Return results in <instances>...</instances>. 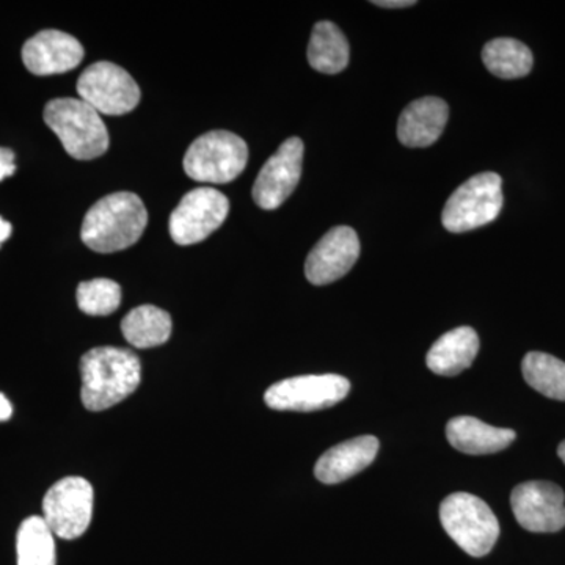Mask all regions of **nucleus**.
Here are the masks:
<instances>
[{
	"instance_id": "nucleus-27",
	"label": "nucleus",
	"mask_w": 565,
	"mask_h": 565,
	"mask_svg": "<svg viewBox=\"0 0 565 565\" xmlns=\"http://www.w3.org/2000/svg\"><path fill=\"white\" fill-rule=\"evenodd\" d=\"M13 415V407H11L10 401L0 393V422H7Z\"/></svg>"
},
{
	"instance_id": "nucleus-12",
	"label": "nucleus",
	"mask_w": 565,
	"mask_h": 565,
	"mask_svg": "<svg viewBox=\"0 0 565 565\" xmlns=\"http://www.w3.org/2000/svg\"><path fill=\"white\" fill-rule=\"evenodd\" d=\"M303 141L291 137L264 163L253 185V200L263 210L280 207L296 191L302 177Z\"/></svg>"
},
{
	"instance_id": "nucleus-10",
	"label": "nucleus",
	"mask_w": 565,
	"mask_h": 565,
	"mask_svg": "<svg viewBox=\"0 0 565 565\" xmlns=\"http://www.w3.org/2000/svg\"><path fill=\"white\" fill-rule=\"evenodd\" d=\"M230 212V202L222 192L199 188L185 193L170 215V236L180 245L202 243L221 228Z\"/></svg>"
},
{
	"instance_id": "nucleus-11",
	"label": "nucleus",
	"mask_w": 565,
	"mask_h": 565,
	"mask_svg": "<svg viewBox=\"0 0 565 565\" xmlns=\"http://www.w3.org/2000/svg\"><path fill=\"white\" fill-rule=\"evenodd\" d=\"M512 512L531 533H557L565 526V494L546 481L523 482L512 490Z\"/></svg>"
},
{
	"instance_id": "nucleus-7",
	"label": "nucleus",
	"mask_w": 565,
	"mask_h": 565,
	"mask_svg": "<svg viewBox=\"0 0 565 565\" xmlns=\"http://www.w3.org/2000/svg\"><path fill=\"white\" fill-rule=\"evenodd\" d=\"M351 392L343 375H300L277 382L264 394L267 407L278 412H316L333 407Z\"/></svg>"
},
{
	"instance_id": "nucleus-13",
	"label": "nucleus",
	"mask_w": 565,
	"mask_h": 565,
	"mask_svg": "<svg viewBox=\"0 0 565 565\" xmlns=\"http://www.w3.org/2000/svg\"><path fill=\"white\" fill-rule=\"evenodd\" d=\"M360 256V239L349 226H337L315 245L305 263V275L316 286L340 280Z\"/></svg>"
},
{
	"instance_id": "nucleus-17",
	"label": "nucleus",
	"mask_w": 565,
	"mask_h": 565,
	"mask_svg": "<svg viewBox=\"0 0 565 565\" xmlns=\"http://www.w3.org/2000/svg\"><path fill=\"white\" fill-rule=\"evenodd\" d=\"M446 437L457 451L482 456L503 451L515 440L516 434L512 429L489 426L471 416H457L446 426Z\"/></svg>"
},
{
	"instance_id": "nucleus-21",
	"label": "nucleus",
	"mask_w": 565,
	"mask_h": 565,
	"mask_svg": "<svg viewBox=\"0 0 565 565\" xmlns=\"http://www.w3.org/2000/svg\"><path fill=\"white\" fill-rule=\"evenodd\" d=\"M482 62L490 73L501 79H519L533 70V52L522 41L497 39L482 50Z\"/></svg>"
},
{
	"instance_id": "nucleus-24",
	"label": "nucleus",
	"mask_w": 565,
	"mask_h": 565,
	"mask_svg": "<svg viewBox=\"0 0 565 565\" xmlns=\"http://www.w3.org/2000/svg\"><path fill=\"white\" fill-rule=\"evenodd\" d=\"M77 305L88 316H107L118 310L121 303V288L107 278L81 282L77 288Z\"/></svg>"
},
{
	"instance_id": "nucleus-3",
	"label": "nucleus",
	"mask_w": 565,
	"mask_h": 565,
	"mask_svg": "<svg viewBox=\"0 0 565 565\" xmlns=\"http://www.w3.org/2000/svg\"><path fill=\"white\" fill-rule=\"evenodd\" d=\"M44 122L61 139L71 158L92 161L109 148L102 114L81 98H57L44 107Z\"/></svg>"
},
{
	"instance_id": "nucleus-22",
	"label": "nucleus",
	"mask_w": 565,
	"mask_h": 565,
	"mask_svg": "<svg viewBox=\"0 0 565 565\" xmlns=\"http://www.w3.org/2000/svg\"><path fill=\"white\" fill-rule=\"evenodd\" d=\"M18 565H55L54 533L43 516H29L17 537Z\"/></svg>"
},
{
	"instance_id": "nucleus-6",
	"label": "nucleus",
	"mask_w": 565,
	"mask_h": 565,
	"mask_svg": "<svg viewBox=\"0 0 565 565\" xmlns=\"http://www.w3.org/2000/svg\"><path fill=\"white\" fill-rule=\"evenodd\" d=\"M503 180L486 172L465 181L445 204L441 222L448 232L467 233L492 223L503 210Z\"/></svg>"
},
{
	"instance_id": "nucleus-8",
	"label": "nucleus",
	"mask_w": 565,
	"mask_h": 565,
	"mask_svg": "<svg viewBox=\"0 0 565 565\" xmlns=\"http://www.w3.org/2000/svg\"><path fill=\"white\" fill-rule=\"evenodd\" d=\"M93 487L87 479L70 476L51 487L43 500V519L52 533L65 541L81 537L93 515Z\"/></svg>"
},
{
	"instance_id": "nucleus-20",
	"label": "nucleus",
	"mask_w": 565,
	"mask_h": 565,
	"mask_svg": "<svg viewBox=\"0 0 565 565\" xmlns=\"http://www.w3.org/2000/svg\"><path fill=\"white\" fill-rule=\"evenodd\" d=\"M348 39L344 33L330 21H321L315 25L308 44V62L316 71L323 74H337L349 65Z\"/></svg>"
},
{
	"instance_id": "nucleus-1",
	"label": "nucleus",
	"mask_w": 565,
	"mask_h": 565,
	"mask_svg": "<svg viewBox=\"0 0 565 565\" xmlns=\"http://www.w3.org/2000/svg\"><path fill=\"white\" fill-rule=\"evenodd\" d=\"M140 371V360L128 349H92L81 360L82 404L92 412L120 404L139 388Z\"/></svg>"
},
{
	"instance_id": "nucleus-16",
	"label": "nucleus",
	"mask_w": 565,
	"mask_h": 565,
	"mask_svg": "<svg viewBox=\"0 0 565 565\" xmlns=\"http://www.w3.org/2000/svg\"><path fill=\"white\" fill-rule=\"evenodd\" d=\"M379 440L373 435H362L323 452L315 467V475L323 484H340L360 473L374 462Z\"/></svg>"
},
{
	"instance_id": "nucleus-14",
	"label": "nucleus",
	"mask_w": 565,
	"mask_h": 565,
	"mask_svg": "<svg viewBox=\"0 0 565 565\" xmlns=\"http://www.w3.org/2000/svg\"><path fill=\"white\" fill-rule=\"evenodd\" d=\"M82 58L79 40L61 31H41L22 47V62L36 76L68 73L79 66Z\"/></svg>"
},
{
	"instance_id": "nucleus-4",
	"label": "nucleus",
	"mask_w": 565,
	"mask_h": 565,
	"mask_svg": "<svg viewBox=\"0 0 565 565\" xmlns=\"http://www.w3.org/2000/svg\"><path fill=\"white\" fill-rule=\"evenodd\" d=\"M440 520L449 537L470 556L489 555L500 535L492 509L475 494H449L440 505Z\"/></svg>"
},
{
	"instance_id": "nucleus-9",
	"label": "nucleus",
	"mask_w": 565,
	"mask_h": 565,
	"mask_svg": "<svg viewBox=\"0 0 565 565\" xmlns=\"http://www.w3.org/2000/svg\"><path fill=\"white\" fill-rule=\"evenodd\" d=\"M82 102L104 115H125L140 103V88L128 71L111 62L88 66L77 81Z\"/></svg>"
},
{
	"instance_id": "nucleus-29",
	"label": "nucleus",
	"mask_w": 565,
	"mask_h": 565,
	"mask_svg": "<svg viewBox=\"0 0 565 565\" xmlns=\"http://www.w3.org/2000/svg\"><path fill=\"white\" fill-rule=\"evenodd\" d=\"M557 456H559L561 460L565 463V440L559 445V448H557Z\"/></svg>"
},
{
	"instance_id": "nucleus-23",
	"label": "nucleus",
	"mask_w": 565,
	"mask_h": 565,
	"mask_svg": "<svg viewBox=\"0 0 565 565\" xmlns=\"http://www.w3.org/2000/svg\"><path fill=\"white\" fill-rule=\"evenodd\" d=\"M523 377L535 392L550 399L565 401V363L544 352H530L523 359Z\"/></svg>"
},
{
	"instance_id": "nucleus-28",
	"label": "nucleus",
	"mask_w": 565,
	"mask_h": 565,
	"mask_svg": "<svg viewBox=\"0 0 565 565\" xmlns=\"http://www.w3.org/2000/svg\"><path fill=\"white\" fill-rule=\"evenodd\" d=\"M11 236V223L7 222L6 218L0 217V245L6 243Z\"/></svg>"
},
{
	"instance_id": "nucleus-26",
	"label": "nucleus",
	"mask_w": 565,
	"mask_h": 565,
	"mask_svg": "<svg viewBox=\"0 0 565 565\" xmlns=\"http://www.w3.org/2000/svg\"><path fill=\"white\" fill-rule=\"evenodd\" d=\"M373 3L382 9H405V7H414L416 2L414 0H379Z\"/></svg>"
},
{
	"instance_id": "nucleus-2",
	"label": "nucleus",
	"mask_w": 565,
	"mask_h": 565,
	"mask_svg": "<svg viewBox=\"0 0 565 565\" xmlns=\"http://www.w3.org/2000/svg\"><path fill=\"white\" fill-rule=\"evenodd\" d=\"M148 212L139 195L117 192L93 204L82 223L81 237L98 253L131 247L147 228Z\"/></svg>"
},
{
	"instance_id": "nucleus-19",
	"label": "nucleus",
	"mask_w": 565,
	"mask_h": 565,
	"mask_svg": "<svg viewBox=\"0 0 565 565\" xmlns=\"http://www.w3.org/2000/svg\"><path fill=\"white\" fill-rule=\"evenodd\" d=\"M121 332L134 348H156L169 341L172 334V318L154 305H141L122 319Z\"/></svg>"
},
{
	"instance_id": "nucleus-5",
	"label": "nucleus",
	"mask_w": 565,
	"mask_h": 565,
	"mask_svg": "<svg viewBox=\"0 0 565 565\" xmlns=\"http://www.w3.org/2000/svg\"><path fill=\"white\" fill-rule=\"evenodd\" d=\"M247 143L230 131H211L193 141L184 156V172L192 180L226 184L244 172Z\"/></svg>"
},
{
	"instance_id": "nucleus-18",
	"label": "nucleus",
	"mask_w": 565,
	"mask_h": 565,
	"mask_svg": "<svg viewBox=\"0 0 565 565\" xmlns=\"http://www.w3.org/2000/svg\"><path fill=\"white\" fill-rule=\"evenodd\" d=\"M478 352V333L471 327H459L435 341L426 356L427 367L434 374L452 377L468 370Z\"/></svg>"
},
{
	"instance_id": "nucleus-15",
	"label": "nucleus",
	"mask_w": 565,
	"mask_h": 565,
	"mask_svg": "<svg viewBox=\"0 0 565 565\" xmlns=\"http://www.w3.org/2000/svg\"><path fill=\"white\" fill-rule=\"evenodd\" d=\"M448 117L449 107L444 99L435 96L416 99L401 114L397 137L408 148L430 147L444 134Z\"/></svg>"
},
{
	"instance_id": "nucleus-25",
	"label": "nucleus",
	"mask_w": 565,
	"mask_h": 565,
	"mask_svg": "<svg viewBox=\"0 0 565 565\" xmlns=\"http://www.w3.org/2000/svg\"><path fill=\"white\" fill-rule=\"evenodd\" d=\"M14 172H17L14 152L10 148H0V181L11 177Z\"/></svg>"
}]
</instances>
